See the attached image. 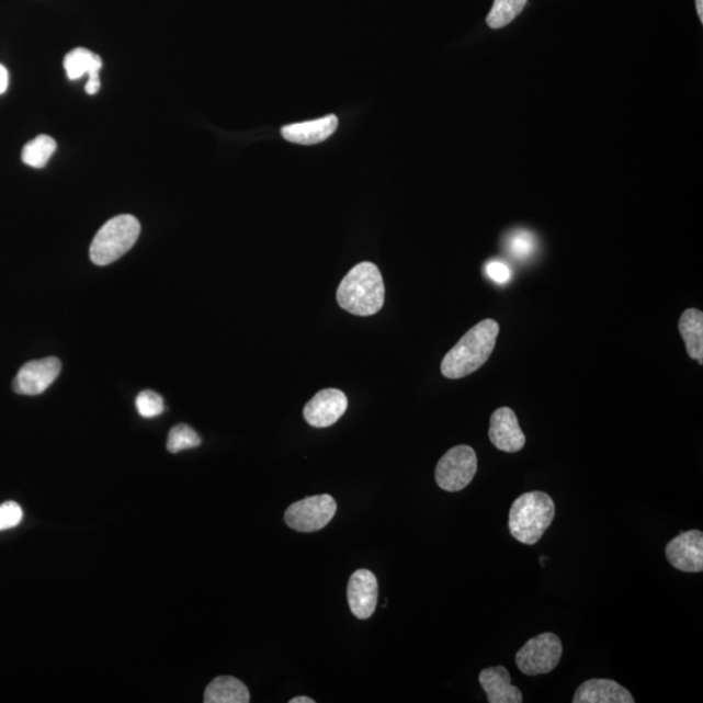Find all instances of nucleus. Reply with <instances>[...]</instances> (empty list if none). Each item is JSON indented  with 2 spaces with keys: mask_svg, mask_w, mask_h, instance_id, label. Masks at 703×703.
Listing matches in <instances>:
<instances>
[{
  "mask_svg": "<svg viewBox=\"0 0 703 703\" xmlns=\"http://www.w3.org/2000/svg\"><path fill=\"white\" fill-rule=\"evenodd\" d=\"M499 336V325L494 319H485L458 340L445 354L441 371L445 378L461 379L478 371L490 359Z\"/></svg>",
  "mask_w": 703,
  "mask_h": 703,
  "instance_id": "f257e3e1",
  "label": "nucleus"
},
{
  "mask_svg": "<svg viewBox=\"0 0 703 703\" xmlns=\"http://www.w3.org/2000/svg\"><path fill=\"white\" fill-rule=\"evenodd\" d=\"M340 308L353 316L377 315L385 304V283L372 262H361L351 269L338 288Z\"/></svg>",
  "mask_w": 703,
  "mask_h": 703,
  "instance_id": "f03ea898",
  "label": "nucleus"
},
{
  "mask_svg": "<svg viewBox=\"0 0 703 703\" xmlns=\"http://www.w3.org/2000/svg\"><path fill=\"white\" fill-rule=\"evenodd\" d=\"M555 518V503L546 492L532 491L514 500L510 510V532L524 545H535Z\"/></svg>",
  "mask_w": 703,
  "mask_h": 703,
  "instance_id": "7ed1b4c3",
  "label": "nucleus"
},
{
  "mask_svg": "<svg viewBox=\"0 0 703 703\" xmlns=\"http://www.w3.org/2000/svg\"><path fill=\"white\" fill-rule=\"evenodd\" d=\"M141 226L132 215L124 214L109 220L90 247V259L99 267H106L121 259L140 236Z\"/></svg>",
  "mask_w": 703,
  "mask_h": 703,
  "instance_id": "20e7f679",
  "label": "nucleus"
},
{
  "mask_svg": "<svg viewBox=\"0 0 703 703\" xmlns=\"http://www.w3.org/2000/svg\"><path fill=\"white\" fill-rule=\"evenodd\" d=\"M563 645L552 632L535 636L521 647L517 654L519 670L528 677H538L553 672L560 662Z\"/></svg>",
  "mask_w": 703,
  "mask_h": 703,
  "instance_id": "39448f33",
  "label": "nucleus"
},
{
  "mask_svg": "<svg viewBox=\"0 0 703 703\" xmlns=\"http://www.w3.org/2000/svg\"><path fill=\"white\" fill-rule=\"evenodd\" d=\"M478 468L476 451L469 445H456L445 454L435 468V481L442 490L462 491L475 478Z\"/></svg>",
  "mask_w": 703,
  "mask_h": 703,
  "instance_id": "423d86ee",
  "label": "nucleus"
},
{
  "mask_svg": "<svg viewBox=\"0 0 703 703\" xmlns=\"http://www.w3.org/2000/svg\"><path fill=\"white\" fill-rule=\"evenodd\" d=\"M338 506L331 496H316L298 500L285 511L284 520L296 532L311 533L321 531L336 517Z\"/></svg>",
  "mask_w": 703,
  "mask_h": 703,
  "instance_id": "0eeeda50",
  "label": "nucleus"
},
{
  "mask_svg": "<svg viewBox=\"0 0 703 703\" xmlns=\"http://www.w3.org/2000/svg\"><path fill=\"white\" fill-rule=\"evenodd\" d=\"M60 372L61 362L57 358L26 362L13 379V389L20 395H39L53 385Z\"/></svg>",
  "mask_w": 703,
  "mask_h": 703,
  "instance_id": "6e6552de",
  "label": "nucleus"
},
{
  "mask_svg": "<svg viewBox=\"0 0 703 703\" xmlns=\"http://www.w3.org/2000/svg\"><path fill=\"white\" fill-rule=\"evenodd\" d=\"M666 558L673 568L685 574H699L703 570V533L701 531L683 532L667 543Z\"/></svg>",
  "mask_w": 703,
  "mask_h": 703,
  "instance_id": "1a4fd4ad",
  "label": "nucleus"
},
{
  "mask_svg": "<svg viewBox=\"0 0 703 703\" xmlns=\"http://www.w3.org/2000/svg\"><path fill=\"white\" fill-rule=\"evenodd\" d=\"M347 408L348 399L344 393L337 388H326L306 404L304 417L313 428H330L342 419Z\"/></svg>",
  "mask_w": 703,
  "mask_h": 703,
  "instance_id": "9d476101",
  "label": "nucleus"
},
{
  "mask_svg": "<svg viewBox=\"0 0 703 703\" xmlns=\"http://www.w3.org/2000/svg\"><path fill=\"white\" fill-rule=\"evenodd\" d=\"M348 603L358 619H368L378 603V581L371 570L359 569L352 574L347 590Z\"/></svg>",
  "mask_w": 703,
  "mask_h": 703,
  "instance_id": "9b49d317",
  "label": "nucleus"
},
{
  "mask_svg": "<svg viewBox=\"0 0 703 703\" xmlns=\"http://www.w3.org/2000/svg\"><path fill=\"white\" fill-rule=\"evenodd\" d=\"M489 438L498 450L510 452V454L523 450L526 442L517 413L508 407L499 408L492 413Z\"/></svg>",
  "mask_w": 703,
  "mask_h": 703,
  "instance_id": "f8f14e48",
  "label": "nucleus"
},
{
  "mask_svg": "<svg viewBox=\"0 0 703 703\" xmlns=\"http://www.w3.org/2000/svg\"><path fill=\"white\" fill-rule=\"evenodd\" d=\"M487 701L490 703H523V693L511 684V674L503 666L489 667L479 673Z\"/></svg>",
  "mask_w": 703,
  "mask_h": 703,
  "instance_id": "ddd939ff",
  "label": "nucleus"
},
{
  "mask_svg": "<svg viewBox=\"0 0 703 703\" xmlns=\"http://www.w3.org/2000/svg\"><path fill=\"white\" fill-rule=\"evenodd\" d=\"M574 703H635V699L614 680L591 679L577 689Z\"/></svg>",
  "mask_w": 703,
  "mask_h": 703,
  "instance_id": "4468645a",
  "label": "nucleus"
},
{
  "mask_svg": "<svg viewBox=\"0 0 703 703\" xmlns=\"http://www.w3.org/2000/svg\"><path fill=\"white\" fill-rule=\"evenodd\" d=\"M65 68L68 78L71 80H79L82 76H89L86 87L88 94L94 95L100 92V71L102 68V59L99 55L87 50V48H75V50L67 54Z\"/></svg>",
  "mask_w": 703,
  "mask_h": 703,
  "instance_id": "2eb2a0df",
  "label": "nucleus"
},
{
  "mask_svg": "<svg viewBox=\"0 0 703 703\" xmlns=\"http://www.w3.org/2000/svg\"><path fill=\"white\" fill-rule=\"evenodd\" d=\"M338 124L336 115H327L321 120L285 125L282 136L292 144L316 145L336 134Z\"/></svg>",
  "mask_w": 703,
  "mask_h": 703,
  "instance_id": "dca6fc26",
  "label": "nucleus"
},
{
  "mask_svg": "<svg viewBox=\"0 0 703 703\" xmlns=\"http://www.w3.org/2000/svg\"><path fill=\"white\" fill-rule=\"evenodd\" d=\"M679 330L684 339L689 358L703 364V313L687 309L680 317Z\"/></svg>",
  "mask_w": 703,
  "mask_h": 703,
  "instance_id": "f3484780",
  "label": "nucleus"
},
{
  "mask_svg": "<svg viewBox=\"0 0 703 703\" xmlns=\"http://www.w3.org/2000/svg\"><path fill=\"white\" fill-rule=\"evenodd\" d=\"M205 703H248L250 694L242 681L233 677H219L207 685Z\"/></svg>",
  "mask_w": 703,
  "mask_h": 703,
  "instance_id": "a211bd4d",
  "label": "nucleus"
},
{
  "mask_svg": "<svg viewBox=\"0 0 703 703\" xmlns=\"http://www.w3.org/2000/svg\"><path fill=\"white\" fill-rule=\"evenodd\" d=\"M55 150H57V143L54 138L41 135L24 146L21 158L25 165L33 167V169H42L50 161Z\"/></svg>",
  "mask_w": 703,
  "mask_h": 703,
  "instance_id": "6ab92c4d",
  "label": "nucleus"
},
{
  "mask_svg": "<svg viewBox=\"0 0 703 703\" xmlns=\"http://www.w3.org/2000/svg\"><path fill=\"white\" fill-rule=\"evenodd\" d=\"M526 3L528 0H496L489 15H487V25L492 30L507 26L520 15Z\"/></svg>",
  "mask_w": 703,
  "mask_h": 703,
  "instance_id": "aec40b11",
  "label": "nucleus"
},
{
  "mask_svg": "<svg viewBox=\"0 0 703 703\" xmlns=\"http://www.w3.org/2000/svg\"><path fill=\"white\" fill-rule=\"evenodd\" d=\"M200 444L201 438L196 433V430H193L185 423H180L171 429L169 441H167V450H169L171 454H178V452L181 451L196 449Z\"/></svg>",
  "mask_w": 703,
  "mask_h": 703,
  "instance_id": "412c9836",
  "label": "nucleus"
},
{
  "mask_svg": "<svg viewBox=\"0 0 703 703\" xmlns=\"http://www.w3.org/2000/svg\"><path fill=\"white\" fill-rule=\"evenodd\" d=\"M136 407L138 413H140L144 419H152L165 412V401L161 395L155 392H143L137 396Z\"/></svg>",
  "mask_w": 703,
  "mask_h": 703,
  "instance_id": "4be33fe9",
  "label": "nucleus"
},
{
  "mask_svg": "<svg viewBox=\"0 0 703 703\" xmlns=\"http://www.w3.org/2000/svg\"><path fill=\"white\" fill-rule=\"evenodd\" d=\"M508 248L510 252L518 257V259H528L533 253L535 248L534 236L528 231L514 233L510 240H508Z\"/></svg>",
  "mask_w": 703,
  "mask_h": 703,
  "instance_id": "5701e85b",
  "label": "nucleus"
},
{
  "mask_svg": "<svg viewBox=\"0 0 703 703\" xmlns=\"http://www.w3.org/2000/svg\"><path fill=\"white\" fill-rule=\"evenodd\" d=\"M23 520V510L16 502L0 504V532L15 528Z\"/></svg>",
  "mask_w": 703,
  "mask_h": 703,
  "instance_id": "b1692460",
  "label": "nucleus"
},
{
  "mask_svg": "<svg viewBox=\"0 0 703 703\" xmlns=\"http://www.w3.org/2000/svg\"><path fill=\"white\" fill-rule=\"evenodd\" d=\"M486 273L490 276V280L499 284L507 283L512 276L510 268L502 261H491L487 263Z\"/></svg>",
  "mask_w": 703,
  "mask_h": 703,
  "instance_id": "393cba45",
  "label": "nucleus"
},
{
  "mask_svg": "<svg viewBox=\"0 0 703 703\" xmlns=\"http://www.w3.org/2000/svg\"><path fill=\"white\" fill-rule=\"evenodd\" d=\"M9 88V72L4 66L0 65V94H3Z\"/></svg>",
  "mask_w": 703,
  "mask_h": 703,
  "instance_id": "a878e982",
  "label": "nucleus"
},
{
  "mask_svg": "<svg viewBox=\"0 0 703 703\" xmlns=\"http://www.w3.org/2000/svg\"><path fill=\"white\" fill-rule=\"evenodd\" d=\"M315 700L309 698H295L290 701V703H315Z\"/></svg>",
  "mask_w": 703,
  "mask_h": 703,
  "instance_id": "bb28decb",
  "label": "nucleus"
},
{
  "mask_svg": "<svg viewBox=\"0 0 703 703\" xmlns=\"http://www.w3.org/2000/svg\"><path fill=\"white\" fill-rule=\"evenodd\" d=\"M695 4H698L699 16L703 23V0H695Z\"/></svg>",
  "mask_w": 703,
  "mask_h": 703,
  "instance_id": "cd10ccee",
  "label": "nucleus"
}]
</instances>
